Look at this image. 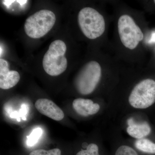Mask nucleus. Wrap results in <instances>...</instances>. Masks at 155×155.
Masks as SVG:
<instances>
[{"instance_id":"ddd939ff","label":"nucleus","mask_w":155,"mask_h":155,"mask_svg":"<svg viewBox=\"0 0 155 155\" xmlns=\"http://www.w3.org/2000/svg\"><path fill=\"white\" fill-rule=\"evenodd\" d=\"M114 155H139L132 147L122 145L118 147L115 151Z\"/></svg>"},{"instance_id":"9b49d317","label":"nucleus","mask_w":155,"mask_h":155,"mask_svg":"<svg viewBox=\"0 0 155 155\" xmlns=\"http://www.w3.org/2000/svg\"><path fill=\"white\" fill-rule=\"evenodd\" d=\"M136 148L141 152L155 154V143L146 138L137 140L134 143Z\"/></svg>"},{"instance_id":"20e7f679","label":"nucleus","mask_w":155,"mask_h":155,"mask_svg":"<svg viewBox=\"0 0 155 155\" xmlns=\"http://www.w3.org/2000/svg\"><path fill=\"white\" fill-rule=\"evenodd\" d=\"M101 76L102 69L100 64L97 61H90L78 74L75 80V88L80 94H90L96 88Z\"/></svg>"},{"instance_id":"6e6552de","label":"nucleus","mask_w":155,"mask_h":155,"mask_svg":"<svg viewBox=\"0 0 155 155\" xmlns=\"http://www.w3.org/2000/svg\"><path fill=\"white\" fill-rule=\"evenodd\" d=\"M9 63L4 59H0V87L9 89L15 86L20 80L18 72L10 70Z\"/></svg>"},{"instance_id":"f8f14e48","label":"nucleus","mask_w":155,"mask_h":155,"mask_svg":"<svg viewBox=\"0 0 155 155\" xmlns=\"http://www.w3.org/2000/svg\"><path fill=\"white\" fill-rule=\"evenodd\" d=\"M43 131L40 127L34 129L31 134L27 137V144L28 146H33L38 141L42 134Z\"/></svg>"},{"instance_id":"f257e3e1","label":"nucleus","mask_w":155,"mask_h":155,"mask_svg":"<svg viewBox=\"0 0 155 155\" xmlns=\"http://www.w3.org/2000/svg\"><path fill=\"white\" fill-rule=\"evenodd\" d=\"M67 45L63 41L57 40L50 45L42 61L45 72L52 76H58L65 72L67 67V60L65 57Z\"/></svg>"},{"instance_id":"2eb2a0df","label":"nucleus","mask_w":155,"mask_h":155,"mask_svg":"<svg viewBox=\"0 0 155 155\" xmlns=\"http://www.w3.org/2000/svg\"><path fill=\"white\" fill-rule=\"evenodd\" d=\"M29 155H61V150L58 148L46 150H37L30 153Z\"/></svg>"},{"instance_id":"423d86ee","label":"nucleus","mask_w":155,"mask_h":155,"mask_svg":"<svg viewBox=\"0 0 155 155\" xmlns=\"http://www.w3.org/2000/svg\"><path fill=\"white\" fill-rule=\"evenodd\" d=\"M132 107L145 109L155 103V81L150 78L142 80L134 87L128 97Z\"/></svg>"},{"instance_id":"dca6fc26","label":"nucleus","mask_w":155,"mask_h":155,"mask_svg":"<svg viewBox=\"0 0 155 155\" xmlns=\"http://www.w3.org/2000/svg\"><path fill=\"white\" fill-rule=\"evenodd\" d=\"M154 4H155V1H154Z\"/></svg>"},{"instance_id":"1a4fd4ad","label":"nucleus","mask_w":155,"mask_h":155,"mask_svg":"<svg viewBox=\"0 0 155 155\" xmlns=\"http://www.w3.org/2000/svg\"><path fill=\"white\" fill-rule=\"evenodd\" d=\"M72 106L78 114L84 117L97 114L100 109L98 104H94L91 100L83 98L74 100Z\"/></svg>"},{"instance_id":"7ed1b4c3","label":"nucleus","mask_w":155,"mask_h":155,"mask_svg":"<svg viewBox=\"0 0 155 155\" xmlns=\"http://www.w3.org/2000/svg\"><path fill=\"white\" fill-rule=\"evenodd\" d=\"M56 20L55 15L52 11L40 10L25 20L24 24L25 33L31 38H41L52 28Z\"/></svg>"},{"instance_id":"f03ea898","label":"nucleus","mask_w":155,"mask_h":155,"mask_svg":"<svg viewBox=\"0 0 155 155\" xmlns=\"http://www.w3.org/2000/svg\"><path fill=\"white\" fill-rule=\"evenodd\" d=\"M78 21L82 33L90 39L100 37L105 31L104 18L93 8L86 7L81 9L78 16Z\"/></svg>"},{"instance_id":"0eeeda50","label":"nucleus","mask_w":155,"mask_h":155,"mask_svg":"<svg viewBox=\"0 0 155 155\" xmlns=\"http://www.w3.org/2000/svg\"><path fill=\"white\" fill-rule=\"evenodd\" d=\"M35 107L40 114L53 120L59 121L64 118L63 110L54 102L48 99H39L35 103Z\"/></svg>"},{"instance_id":"39448f33","label":"nucleus","mask_w":155,"mask_h":155,"mask_svg":"<svg viewBox=\"0 0 155 155\" xmlns=\"http://www.w3.org/2000/svg\"><path fill=\"white\" fill-rule=\"evenodd\" d=\"M118 31L122 45L129 50L135 49L143 39L141 28L128 14H123L118 21Z\"/></svg>"},{"instance_id":"4468645a","label":"nucleus","mask_w":155,"mask_h":155,"mask_svg":"<svg viewBox=\"0 0 155 155\" xmlns=\"http://www.w3.org/2000/svg\"><path fill=\"white\" fill-rule=\"evenodd\" d=\"M76 155H101L100 154L99 147L95 143H90L86 149L81 150Z\"/></svg>"},{"instance_id":"9d476101","label":"nucleus","mask_w":155,"mask_h":155,"mask_svg":"<svg viewBox=\"0 0 155 155\" xmlns=\"http://www.w3.org/2000/svg\"><path fill=\"white\" fill-rule=\"evenodd\" d=\"M151 127L147 122L136 123L132 119L128 120L127 132L130 136L136 139L143 138L150 133Z\"/></svg>"}]
</instances>
